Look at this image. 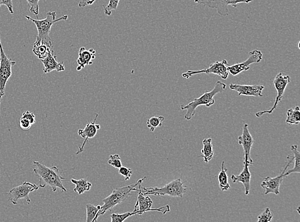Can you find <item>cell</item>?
<instances>
[{
  "label": "cell",
  "mask_w": 300,
  "mask_h": 222,
  "mask_svg": "<svg viewBox=\"0 0 300 222\" xmlns=\"http://www.w3.org/2000/svg\"><path fill=\"white\" fill-rule=\"evenodd\" d=\"M185 182L181 179L168 183L162 187H142V192L146 195L170 196L172 197H183V195L187 192L188 187L185 185Z\"/></svg>",
  "instance_id": "obj_5"
},
{
  "label": "cell",
  "mask_w": 300,
  "mask_h": 222,
  "mask_svg": "<svg viewBox=\"0 0 300 222\" xmlns=\"http://www.w3.org/2000/svg\"><path fill=\"white\" fill-rule=\"evenodd\" d=\"M252 0H195L196 3L210 8H215L220 16H226L228 15V6L237 7V4L249 3Z\"/></svg>",
  "instance_id": "obj_8"
},
{
  "label": "cell",
  "mask_w": 300,
  "mask_h": 222,
  "mask_svg": "<svg viewBox=\"0 0 300 222\" xmlns=\"http://www.w3.org/2000/svg\"><path fill=\"white\" fill-rule=\"evenodd\" d=\"M40 0H27L30 7V11L33 13L38 18V13H39V6L38 2Z\"/></svg>",
  "instance_id": "obj_31"
},
{
  "label": "cell",
  "mask_w": 300,
  "mask_h": 222,
  "mask_svg": "<svg viewBox=\"0 0 300 222\" xmlns=\"http://www.w3.org/2000/svg\"><path fill=\"white\" fill-rule=\"evenodd\" d=\"M141 186L142 184L139 185V191H138L139 195H138L137 201L136 202L133 211H139L140 215L148 212V211H158V212L163 213V215L169 212L170 211L169 205L161 207L159 208H151L153 204L152 200L150 199V196L144 195L142 192Z\"/></svg>",
  "instance_id": "obj_12"
},
{
  "label": "cell",
  "mask_w": 300,
  "mask_h": 222,
  "mask_svg": "<svg viewBox=\"0 0 300 222\" xmlns=\"http://www.w3.org/2000/svg\"><path fill=\"white\" fill-rule=\"evenodd\" d=\"M41 62L44 65V73L48 74L53 71H57L58 72L65 71L64 62H58L57 61V56L54 54V50L51 51L46 58L41 60Z\"/></svg>",
  "instance_id": "obj_18"
},
{
  "label": "cell",
  "mask_w": 300,
  "mask_h": 222,
  "mask_svg": "<svg viewBox=\"0 0 300 222\" xmlns=\"http://www.w3.org/2000/svg\"><path fill=\"white\" fill-rule=\"evenodd\" d=\"M244 167L242 172L238 176H231V180L234 183H241L245 187V193L246 195L250 194V181H251V173H250L249 165L247 163H244Z\"/></svg>",
  "instance_id": "obj_19"
},
{
  "label": "cell",
  "mask_w": 300,
  "mask_h": 222,
  "mask_svg": "<svg viewBox=\"0 0 300 222\" xmlns=\"http://www.w3.org/2000/svg\"><path fill=\"white\" fill-rule=\"evenodd\" d=\"M71 182L75 185L74 189V191L75 193H78L79 195H81L85 191L90 190L92 187V184L88 182L85 179H81V180H75V179H72Z\"/></svg>",
  "instance_id": "obj_21"
},
{
  "label": "cell",
  "mask_w": 300,
  "mask_h": 222,
  "mask_svg": "<svg viewBox=\"0 0 300 222\" xmlns=\"http://www.w3.org/2000/svg\"><path fill=\"white\" fill-rule=\"evenodd\" d=\"M99 114L96 113V117H95L94 121L86 125L85 128L83 129H80L77 131V134L85 139V141H84L82 146L79 147L78 150L75 152V154H80V153L83 152L84 148H85L86 144L87 143L88 139H93V138L96 137L97 133L100 129V125L96 124L97 118Z\"/></svg>",
  "instance_id": "obj_15"
},
{
  "label": "cell",
  "mask_w": 300,
  "mask_h": 222,
  "mask_svg": "<svg viewBox=\"0 0 300 222\" xmlns=\"http://www.w3.org/2000/svg\"><path fill=\"white\" fill-rule=\"evenodd\" d=\"M57 14L55 12H48L47 13L46 18L42 20L34 19L30 18L29 16H26L25 18L28 20L31 21L35 24L38 31V36L34 44H44L47 46L53 48L52 42L50 37V31L51 27L54 24L60 21H66L68 19V15H64L61 18L56 19Z\"/></svg>",
  "instance_id": "obj_3"
},
{
  "label": "cell",
  "mask_w": 300,
  "mask_h": 222,
  "mask_svg": "<svg viewBox=\"0 0 300 222\" xmlns=\"http://www.w3.org/2000/svg\"><path fill=\"white\" fill-rule=\"evenodd\" d=\"M2 5H5L7 7L8 11L10 14L14 13V10H13V3L12 0H0V7Z\"/></svg>",
  "instance_id": "obj_35"
},
{
  "label": "cell",
  "mask_w": 300,
  "mask_h": 222,
  "mask_svg": "<svg viewBox=\"0 0 300 222\" xmlns=\"http://www.w3.org/2000/svg\"><path fill=\"white\" fill-rule=\"evenodd\" d=\"M96 51L94 49L90 48L87 50L85 47H81L79 49L78 58L76 60L77 71H79L85 68V66H90L93 64V60L96 59Z\"/></svg>",
  "instance_id": "obj_17"
},
{
  "label": "cell",
  "mask_w": 300,
  "mask_h": 222,
  "mask_svg": "<svg viewBox=\"0 0 300 222\" xmlns=\"http://www.w3.org/2000/svg\"><path fill=\"white\" fill-rule=\"evenodd\" d=\"M21 118H26V119L29 120L32 125H33L34 123H36L35 115H34V113H31V112H30L29 111L24 112L22 114V116H21Z\"/></svg>",
  "instance_id": "obj_34"
},
{
  "label": "cell",
  "mask_w": 300,
  "mask_h": 222,
  "mask_svg": "<svg viewBox=\"0 0 300 222\" xmlns=\"http://www.w3.org/2000/svg\"><path fill=\"white\" fill-rule=\"evenodd\" d=\"M262 59V52L258 49H255V50L250 51L249 57L246 61L242 63L233 65V66H228L227 70L229 74L232 76H236L243 71L249 70L250 65L260 63Z\"/></svg>",
  "instance_id": "obj_13"
},
{
  "label": "cell",
  "mask_w": 300,
  "mask_h": 222,
  "mask_svg": "<svg viewBox=\"0 0 300 222\" xmlns=\"http://www.w3.org/2000/svg\"><path fill=\"white\" fill-rule=\"evenodd\" d=\"M86 1H87V0H81V1H79L78 5H81V4H83V3H85V2Z\"/></svg>",
  "instance_id": "obj_37"
},
{
  "label": "cell",
  "mask_w": 300,
  "mask_h": 222,
  "mask_svg": "<svg viewBox=\"0 0 300 222\" xmlns=\"http://www.w3.org/2000/svg\"><path fill=\"white\" fill-rule=\"evenodd\" d=\"M164 120H165V117L163 116L151 117L149 118L147 121V126L150 129L151 132H154L155 129L162 126Z\"/></svg>",
  "instance_id": "obj_26"
},
{
  "label": "cell",
  "mask_w": 300,
  "mask_h": 222,
  "mask_svg": "<svg viewBox=\"0 0 300 222\" xmlns=\"http://www.w3.org/2000/svg\"><path fill=\"white\" fill-rule=\"evenodd\" d=\"M294 160V156H288L287 159L286 165L283 169L281 174L279 176L272 178L271 177H266L264 179L262 183H261V187L265 189V195H267L269 193H273L275 195H279L280 194V186L281 185L284 179L285 178V173L291 164L293 163Z\"/></svg>",
  "instance_id": "obj_7"
},
{
  "label": "cell",
  "mask_w": 300,
  "mask_h": 222,
  "mask_svg": "<svg viewBox=\"0 0 300 222\" xmlns=\"http://www.w3.org/2000/svg\"><path fill=\"white\" fill-rule=\"evenodd\" d=\"M203 148L201 150L202 156L204 162L208 163L213 158L214 155L212 139H205L202 141Z\"/></svg>",
  "instance_id": "obj_20"
},
{
  "label": "cell",
  "mask_w": 300,
  "mask_h": 222,
  "mask_svg": "<svg viewBox=\"0 0 300 222\" xmlns=\"http://www.w3.org/2000/svg\"><path fill=\"white\" fill-rule=\"evenodd\" d=\"M228 66L227 61L226 60H223L222 61L215 62V63L211 64L208 68L205 69V70L187 71V73H183L182 76L186 79H188L193 75L206 73V74H217L222 79H226L227 78L228 74H229L227 70Z\"/></svg>",
  "instance_id": "obj_11"
},
{
  "label": "cell",
  "mask_w": 300,
  "mask_h": 222,
  "mask_svg": "<svg viewBox=\"0 0 300 222\" xmlns=\"http://www.w3.org/2000/svg\"><path fill=\"white\" fill-rule=\"evenodd\" d=\"M291 150H292L293 156H294L293 162H295V167L293 169L288 170V171L287 170L286 173H285L286 177L292 173H300V153L298 150V145L295 144V145L291 146Z\"/></svg>",
  "instance_id": "obj_23"
},
{
  "label": "cell",
  "mask_w": 300,
  "mask_h": 222,
  "mask_svg": "<svg viewBox=\"0 0 300 222\" xmlns=\"http://www.w3.org/2000/svg\"><path fill=\"white\" fill-rule=\"evenodd\" d=\"M118 173L124 177L125 180H129L131 178V176H132L133 171L132 169H129V168L121 167L120 169H118Z\"/></svg>",
  "instance_id": "obj_32"
},
{
  "label": "cell",
  "mask_w": 300,
  "mask_h": 222,
  "mask_svg": "<svg viewBox=\"0 0 300 222\" xmlns=\"http://www.w3.org/2000/svg\"><path fill=\"white\" fill-rule=\"evenodd\" d=\"M291 82V77L287 75V76H283L282 73H280L276 76L275 79L273 81L274 87L277 90V95L276 97L275 103L273 107L269 111H261L257 112L256 116L257 117H261V116L264 115L265 113L271 114L273 113L274 111H275L278 107V103L282 101L285 90L288 85V84Z\"/></svg>",
  "instance_id": "obj_10"
},
{
  "label": "cell",
  "mask_w": 300,
  "mask_h": 222,
  "mask_svg": "<svg viewBox=\"0 0 300 222\" xmlns=\"http://www.w3.org/2000/svg\"><path fill=\"white\" fill-rule=\"evenodd\" d=\"M96 1V0H87V1L85 2V3H83V4H81V5L78 6L79 7H85L86 6L92 5V4L94 3Z\"/></svg>",
  "instance_id": "obj_36"
},
{
  "label": "cell",
  "mask_w": 300,
  "mask_h": 222,
  "mask_svg": "<svg viewBox=\"0 0 300 222\" xmlns=\"http://www.w3.org/2000/svg\"><path fill=\"white\" fill-rule=\"evenodd\" d=\"M230 90H235L238 96H248L254 97H262V92L264 89L262 85H238V84L231 83L229 85Z\"/></svg>",
  "instance_id": "obj_16"
},
{
  "label": "cell",
  "mask_w": 300,
  "mask_h": 222,
  "mask_svg": "<svg viewBox=\"0 0 300 222\" xmlns=\"http://www.w3.org/2000/svg\"><path fill=\"white\" fill-rule=\"evenodd\" d=\"M273 215H272L270 210L268 208L265 209L264 212L261 213L258 217V222H271L273 219Z\"/></svg>",
  "instance_id": "obj_30"
},
{
  "label": "cell",
  "mask_w": 300,
  "mask_h": 222,
  "mask_svg": "<svg viewBox=\"0 0 300 222\" xmlns=\"http://www.w3.org/2000/svg\"><path fill=\"white\" fill-rule=\"evenodd\" d=\"M53 50L46 44H34L33 47V53L38 57V59L42 60L46 58L48 54Z\"/></svg>",
  "instance_id": "obj_24"
},
{
  "label": "cell",
  "mask_w": 300,
  "mask_h": 222,
  "mask_svg": "<svg viewBox=\"0 0 300 222\" xmlns=\"http://www.w3.org/2000/svg\"><path fill=\"white\" fill-rule=\"evenodd\" d=\"M226 87L225 83L219 81L216 83L215 87L210 92H206L200 98L193 99L190 103L185 106H181V109L182 111L187 110V112L185 115L186 120H189L195 115L196 110L198 107L201 105H205L207 107L215 104V101L214 97L216 95L222 93Z\"/></svg>",
  "instance_id": "obj_4"
},
{
  "label": "cell",
  "mask_w": 300,
  "mask_h": 222,
  "mask_svg": "<svg viewBox=\"0 0 300 222\" xmlns=\"http://www.w3.org/2000/svg\"><path fill=\"white\" fill-rule=\"evenodd\" d=\"M32 126L31 123L26 118H21L20 120H19V126L24 131L29 130Z\"/></svg>",
  "instance_id": "obj_33"
},
{
  "label": "cell",
  "mask_w": 300,
  "mask_h": 222,
  "mask_svg": "<svg viewBox=\"0 0 300 222\" xmlns=\"http://www.w3.org/2000/svg\"><path fill=\"white\" fill-rule=\"evenodd\" d=\"M34 174L39 179L38 186H49L53 192H55L57 188L61 189L62 191L66 192L67 189L63 185V181L66 179L60 174L59 169L57 167L53 166L48 167L36 161H34Z\"/></svg>",
  "instance_id": "obj_1"
},
{
  "label": "cell",
  "mask_w": 300,
  "mask_h": 222,
  "mask_svg": "<svg viewBox=\"0 0 300 222\" xmlns=\"http://www.w3.org/2000/svg\"><path fill=\"white\" fill-rule=\"evenodd\" d=\"M226 171H227V169L225 167V162L222 161L221 171L220 172L218 179H219L220 189L223 191L228 190L230 188L229 183L228 182Z\"/></svg>",
  "instance_id": "obj_22"
},
{
  "label": "cell",
  "mask_w": 300,
  "mask_h": 222,
  "mask_svg": "<svg viewBox=\"0 0 300 222\" xmlns=\"http://www.w3.org/2000/svg\"><path fill=\"white\" fill-rule=\"evenodd\" d=\"M38 188L39 186L38 185L25 182L20 186L14 187L6 194L8 196V200L14 205L18 204L19 200H25L29 204L31 202L29 194L32 191L38 190Z\"/></svg>",
  "instance_id": "obj_9"
},
{
  "label": "cell",
  "mask_w": 300,
  "mask_h": 222,
  "mask_svg": "<svg viewBox=\"0 0 300 222\" xmlns=\"http://www.w3.org/2000/svg\"><path fill=\"white\" fill-rule=\"evenodd\" d=\"M87 209V219L86 222H94L95 218H96L98 211L100 210L101 206H95L91 204H88L86 206Z\"/></svg>",
  "instance_id": "obj_27"
},
{
  "label": "cell",
  "mask_w": 300,
  "mask_h": 222,
  "mask_svg": "<svg viewBox=\"0 0 300 222\" xmlns=\"http://www.w3.org/2000/svg\"><path fill=\"white\" fill-rule=\"evenodd\" d=\"M108 163L112 167H115V169H118L122 167L121 159H120L119 155L117 154L110 155Z\"/></svg>",
  "instance_id": "obj_28"
},
{
  "label": "cell",
  "mask_w": 300,
  "mask_h": 222,
  "mask_svg": "<svg viewBox=\"0 0 300 222\" xmlns=\"http://www.w3.org/2000/svg\"><path fill=\"white\" fill-rule=\"evenodd\" d=\"M297 211H298V213H299L300 214V207H299V208H298Z\"/></svg>",
  "instance_id": "obj_38"
},
{
  "label": "cell",
  "mask_w": 300,
  "mask_h": 222,
  "mask_svg": "<svg viewBox=\"0 0 300 222\" xmlns=\"http://www.w3.org/2000/svg\"><path fill=\"white\" fill-rule=\"evenodd\" d=\"M254 142L253 137L248 129V124H244L242 134L238 137V144L242 146L243 148V164L247 163L249 166L254 164L250 152Z\"/></svg>",
  "instance_id": "obj_14"
},
{
  "label": "cell",
  "mask_w": 300,
  "mask_h": 222,
  "mask_svg": "<svg viewBox=\"0 0 300 222\" xmlns=\"http://www.w3.org/2000/svg\"><path fill=\"white\" fill-rule=\"evenodd\" d=\"M146 178V177H144L141 180H138L135 184L113 189L109 197L103 200V205L101 206L100 210L98 211V214L95 218L94 222L98 221V218L105 214L107 211H112L116 206L126 201L131 195H132L133 191L138 192L139 185L142 184Z\"/></svg>",
  "instance_id": "obj_2"
},
{
  "label": "cell",
  "mask_w": 300,
  "mask_h": 222,
  "mask_svg": "<svg viewBox=\"0 0 300 222\" xmlns=\"http://www.w3.org/2000/svg\"><path fill=\"white\" fill-rule=\"evenodd\" d=\"M120 0H109V3L107 6L103 5L105 10V14L107 16H110L112 10H116L117 8L118 4Z\"/></svg>",
  "instance_id": "obj_29"
},
{
  "label": "cell",
  "mask_w": 300,
  "mask_h": 222,
  "mask_svg": "<svg viewBox=\"0 0 300 222\" xmlns=\"http://www.w3.org/2000/svg\"><path fill=\"white\" fill-rule=\"evenodd\" d=\"M16 62L12 59H8L5 52L1 42V35H0V105H1L2 98L5 95L6 84L8 79L12 76V66L16 65Z\"/></svg>",
  "instance_id": "obj_6"
},
{
  "label": "cell",
  "mask_w": 300,
  "mask_h": 222,
  "mask_svg": "<svg viewBox=\"0 0 300 222\" xmlns=\"http://www.w3.org/2000/svg\"><path fill=\"white\" fill-rule=\"evenodd\" d=\"M286 123L288 124H299L300 122V107H297L295 109H291L287 112Z\"/></svg>",
  "instance_id": "obj_25"
},
{
  "label": "cell",
  "mask_w": 300,
  "mask_h": 222,
  "mask_svg": "<svg viewBox=\"0 0 300 222\" xmlns=\"http://www.w3.org/2000/svg\"><path fill=\"white\" fill-rule=\"evenodd\" d=\"M300 41H299V44H298V46H299V49H300Z\"/></svg>",
  "instance_id": "obj_39"
}]
</instances>
